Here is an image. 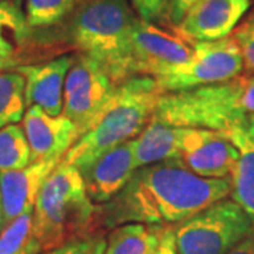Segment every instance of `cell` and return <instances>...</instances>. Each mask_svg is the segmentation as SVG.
<instances>
[{"label":"cell","instance_id":"obj_1","mask_svg":"<svg viewBox=\"0 0 254 254\" xmlns=\"http://www.w3.org/2000/svg\"><path fill=\"white\" fill-rule=\"evenodd\" d=\"M232 193V180L203 178L174 158L138 168L130 182L100 205L102 225L181 223Z\"/></svg>","mask_w":254,"mask_h":254},{"label":"cell","instance_id":"obj_2","mask_svg":"<svg viewBox=\"0 0 254 254\" xmlns=\"http://www.w3.org/2000/svg\"><path fill=\"white\" fill-rule=\"evenodd\" d=\"M163 93L154 78L145 75L118 83L109 100L61 161L82 171L113 147L134 140L153 118Z\"/></svg>","mask_w":254,"mask_h":254},{"label":"cell","instance_id":"obj_3","mask_svg":"<svg viewBox=\"0 0 254 254\" xmlns=\"http://www.w3.org/2000/svg\"><path fill=\"white\" fill-rule=\"evenodd\" d=\"M102 226L100 205L89 198L81 171L61 161L47 178L33 210V235L41 252L100 235Z\"/></svg>","mask_w":254,"mask_h":254},{"label":"cell","instance_id":"obj_4","mask_svg":"<svg viewBox=\"0 0 254 254\" xmlns=\"http://www.w3.org/2000/svg\"><path fill=\"white\" fill-rule=\"evenodd\" d=\"M254 115V73L188 91L165 92L153 118L175 127L227 131Z\"/></svg>","mask_w":254,"mask_h":254},{"label":"cell","instance_id":"obj_5","mask_svg":"<svg viewBox=\"0 0 254 254\" xmlns=\"http://www.w3.org/2000/svg\"><path fill=\"white\" fill-rule=\"evenodd\" d=\"M136 18L128 0H83L71 21L73 46L120 83L133 76L130 36Z\"/></svg>","mask_w":254,"mask_h":254},{"label":"cell","instance_id":"obj_6","mask_svg":"<svg viewBox=\"0 0 254 254\" xmlns=\"http://www.w3.org/2000/svg\"><path fill=\"white\" fill-rule=\"evenodd\" d=\"M254 233L252 219L235 200L223 199L175 226L178 254H226Z\"/></svg>","mask_w":254,"mask_h":254},{"label":"cell","instance_id":"obj_7","mask_svg":"<svg viewBox=\"0 0 254 254\" xmlns=\"http://www.w3.org/2000/svg\"><path fill=\"white\" fill-rule=\"evenodd\" d=\"M243 72V58L233 37L193 43L188 63L154 78L163 92L188 91L226 82Z\"/></svg>","mask_w":254,"mask_h":254},{"label":"cell","instance_id":"obj_8","mask_svg":"<svg viewBox=\"0 0 254 254\" xmlns=\"http://www.w3.org/2000/svg\"><path fill=\"white\" fill-rule=\"evenodd\" d=\"M131 72L157 78L182 64L193 53V43L177 30L170 31L137 17L131 27Z\"/></svg>","mask_w":254,"mask_h":254},{"label":"cell","instance_id":"obj_9","mask_svg":"<svg viewBox=\"0 0 254 254\" xmlns=\"http://www.w3.org/2000/svg\"><path fill=\"white\" fill-rule=\"evenodd\" d=\"M116 85L99 63L83 54L75 57L64 86L63 115L75 123L79 137L109 100Z\"/></svg>","mask_w":254,"mask_h":254},{"label":"cell","instance_id":"obj_10","mask_svg":"<svg viewBox=\"0 0 254 254\" xmlns=\"http://www.w3.org/2000/svg\"><path fill=\"white\" fill-rule=\"evenodd\" d=\"M237 148L226 133L184 127L180 160L190 171L203 178H227L237 161Z\"/></svg>","mask_w":254,"mask_h":254},{"label":"cell","instance_id":"obj_11","mask_svg":"<svg viewBox=\"0 0 254 254\" xmlns=\"http://www.w3.org/2000/svg\"><path fill=\"white\" fill-rule=\"evenodd\" d=\"M252 6V0H199L175 30L190 43L218 41L229 37Z\"/></svg>","mask_w":254,"mask_h":254},{"label":"cell","instance_id":"obj_12","mask_svg":"<svg viewBox=\"0 0 254 254\" xmlns=\"http://www.w3.org/2000/svg\"><path fill=\"white\" fill-rule=\"evenodd\" d=\"M23 130L30 147L31 163L64 158L79 138V130L65 115L50 116L38 106H30L23 118Z\"/></svg>","mask_w":254,"mask_h":254},{"label":"cell","instance_id":"obj_13","mask_svg":"<svg viewBox=\"0 0 254 254\" xmlns=\"http://www.w3.org/2000/svg\"><path fill=\"white\" fill-rule=\"evenodd\" d=\"M137 171L133 140L113 147L81 171L88 195L103 205L113 199Z\"/></svg>","mask_w":254,"mask_h":254},{"label":"cell","instance_id":"obj_14","mask_svg":"<svg viewBox=\"0 0 254 254\" xmlns=\"http://www.w3.org/2000/svg\"><path fill=\"white\" fill-rule=\"evenodd\" d=\"M61 160L63 158L40 160L20 170L0 173V198L4 226L28 209H34L40 190Z\"/></svg>","mask_w":254,"mask_h":254},{"label":"cell","instance_id":"obj_15","mask_svg":"<svg viewBox=\"0 0 254 254\" xmlns=\"http://www.w3.org/2000/svg\"><path fill=\"white\" fill-rule=\"evenodd\" d=\"M75 57H60L38 65L17 66L26 81V106H38L50 116L63 115L64 86Z\"/></svg>","mask_w":254,"mask_h":254},{"label":"cell","instance_id":"obj_16","mask_svg":"<svg viewBox=\"0 0 254 254\" xmlns=\"http://www.w3.org/2000/svg\"><path fill=\"white\" fill-rule=\"evenodd\" d=\"M184 127L165 125L155 118L150 119L144 130L133 140L136 168L174 160L180 157Z\"/></svg>","mask_w":254,"mask_h":254},{"label":"cell","instance_id":"obj_17","mask_svg":"<svg viewBox=\"0 0 254 254\" xmlns=\"http://www.w3.org/2000/svg\"><path fill=\"white\" fill-rule=\"evenodd\" d=\"M226 133L237 148V161L232 171V198L252 219L254 225V138L243 126L232 127Z\"/></svg>","mask_w":254,"mask_h":254},{"label":"cell","instance_id":"obj_18","mask_svg":"<svg viewBox=\"0 0 254 254\" xmlns=\"http://www.w3.org/2000/svg\"><path fill=\"white\" fill-rule=\"evenodd\" d=\"M161 225L126 223L115 227L106 239L105 254H154Z\"/></svg>","mask_w":254,"mask_h":254},{"label":"cell","instance_id":"obj_19","mask_svg":"<svg viewBox=\"0 0 254 254\" xmlns=\"http://www.w3.org/2000/svg\"><path fill=\"white\" fill-rule=\"evenodd\" d=\"M26 81L17 71L0 73V128L16 125L26 113Z\"/></svg>","mask_w":254,"mask_h":254},{"label":"cell","instance_id":"obj_20","mask_svg":"<svg viewBox=\"0 0 254 254\" xmlns=\"http://www.w3.org/2000/svg\"><path fill=\"white\" fill-rule=\"evenodd\" d=\"M33 210L11 220L0 233V254H40L41 249L33 235Z\"/></svg>","mask_w":254,"mask_h":254},{"label":"cell","instance_id":"obj_21","mask_svg":"<svg viewBox=\"0 0 254 254\" xmlns=\"http://www.w3.org/2000/svg\"><path fill=\"white\" fill-rule=\"evenodd\" d=\"M30 147L23 127L9 125L0 128V173L27 167Z\"/></svg>","mask_w":254,"mask_h":254},{"label":"cell","instance_id":"obj_22","mask_svg":"<svg viewBox=\"0 0 254 254\" xmlns=\"http://www.w3.org/2000/svg\"><path fill=\"white\" fill-rule=\"evenodd\" d=\"M28 28L26 14L16 1H0V47L16 50L27 38Z\"/></svg>","mask_w":254,"mask_h":254},{"label":"cell","instance_id":"obj_23","mask_svg":"<svg viewBox=\"0 0 254 254\" xmlns=\"http://www.w3.org/2000/svg\"><path fill=\"white\" fill-rule=\"evenodd\" d=\"M76 0H27L26 20L30 27H47L61 21L75 7Z\"/></svg>","mask_w":254,"mask_h":254},{"label":"cell","instance_id":"obj_24","mask_svg":"<svg viewBox=\"0 0 254 254\" xmlns=\"http://www.w3.org/2000/svg\"><path fill=\"white\" fill-rule=\"evenodd\" d=\"M233 38L239 46L243 58V71L247 75L254 73V14L242 21L233 31Z\"/></svg>","mask_w":254,"mask_h":254},{"label":"cell","instance_id":"obj_25","mask_svg":"<svg viewBox=\"0 0 254 254\" xmlns=\"http://www.w3.org/2000/svg\"><path fill=\"white\" fill-rule=\"evenodd\" d=\"M131 9L140 20L161 23L168 20L171 0H128Z\"/></svg>","mask_w":254,"mask_h":254},{"label":"cell","instance_id":"obj_26","mask_svg":"<svg viewBox=\"0 0 254 254\" xmlns=\"http://www.w3.org/2000/svg\"><path fill=\"white\" fill-rule=\"evenodd\" d=\"M106 239L102 235H95L79 240H72L63 246H58L44 254H105Z\"/></svg>","mask_w":254,"mask_h":254},{"label":"cell","instance_id":"obj_27","mask_svg":"<svg viewBox=\"0 0 254 254\" xmlns=\"http://www.w3.org/2000/svg\"><path fill=\"white\" fill-rule=\"evenodd\" d=\"M154 254H178L177 242H175V226L164 225Z\"/></svg>","mask_w":254,"mask_h":254},{"label":"cell","instance_id":"obj_28","mask_svg":"<svg viewBox=\"0 0 254 254\" xmlns=\"http://www.w3.org/2000/svg\"><path fill=\"white\" fill-rule=\"evenodd\" d=\"M199 0H171V7H170V16L168 23H171L174 27H177L181 20L185 16V13Z\"/></svg>","mask_w":254,"mask_h":254},{"label":"cell","instance_id":"obj_29","mask_svg":"<svg viewBox=\"0 0 254 254\" xmlns=\"http://www.w3.org/2000/svg\"><path fill=\"white\" fill-rule=\"evenodd\" d=\"M226 254H254V233L245 239L243 242H240L236 247H233Z\"/></svg>","mask_w":254,"mask_h":254},{"label":"cell","instance_id":"obj_30","mask_svg":"<svg viewBox=\"0 0 254 254\" xmlns=\"http://www.w3.org/2000/svg\"><path fill=\"white\" fill-rule=\"evenodd\" d=\"M14 51L16 50H13V48H3V47H0V69L11 68V66L16 65Z\"/></svg>","mask_w":254,"mask_h":254},{"label":"cell","instance_id":"obj_31","mask_svg":"<svg viewBox=\"0 0 254 254\" xmlns=\"http://www.w3.org/2000/svg\"><path fill=\"white\" fill-rule=\"evenodd\" d=\"M245 128L246 131L254 138V115H252L250 118L247 119V123H246Z\"/></svg>","mask_w":254,"mask_h":254},{"label":"cell","instance_id":"obj_32","mask_svg":"<svg viewBox=\"0 0 254 254\" xmlns=\"http://www.w3.org/2000/svg\"><path fill=\"white\" fill-rule=\"evenodd\" d=\"M4 227V219H3V206H1V198H0V233Z\"/></svg>","mask_w":254,"mask_h":254},{"label":"cell","instance_id":"obj_33","mask_svg":"<svg viewBox=\"0 0 254 254\" xmlns=\"http://www.w3.org/2000/svg\"><path fill=\"white\" fill-rule=\"evenodd\" d=\"M0 1H14V0H0Z\"/></svg>","mask_w":254,"mask_h":254},{"label":"cell","instance_id":"obj_34","mask_svg":"<svg viewBox=\"0 0 254 254\" xmlns=\"http://www.w3.org/2000/svg\"><path fill=\"white\" fill-rule=\"evenodd\" d=\"M24 254H34V253H24Z\"/></svg>","mask_w":254,"mask_h":254}]
</instances>
